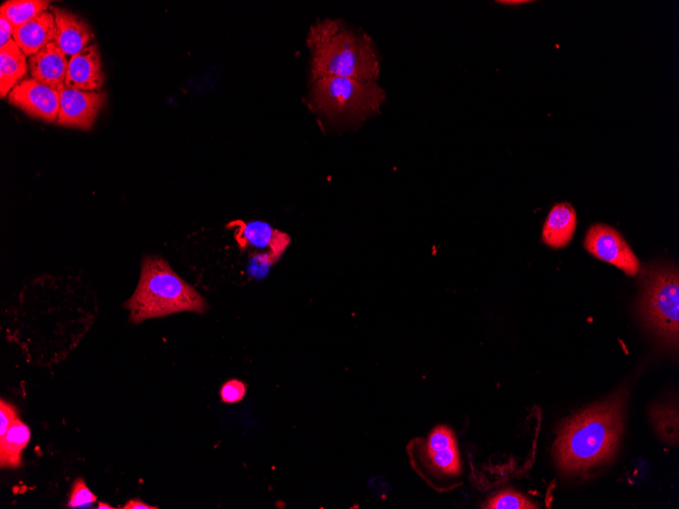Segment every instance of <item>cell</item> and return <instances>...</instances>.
Listing matches in <instances>:
<instances>
[{
  "mask_svg": "<svg viewBox=\"0 0 679 509\" xmlns=\"http://www.w3.org/2000/svg\"><path fill=\"white\" fill-rule=\"evenodd\" d=\"M624 395L568 420L554 445V456L566 474L586 472L611 461L624 432Z\"/></svg>",
  "mask_w": 679,
  "mask_h": 509,
  "instance_id": "6da1fadb",
  "label": "cell"
},
{
  "mask_svg": "<svg viewBox=\"0 0 679 509\" xmlns=\"http://www.w3.org/2000/svg\"><path fill=\"white\" fill-rule=\"evenodd\" d=\"M307 44L313 52V83L324 78L376 82L381 66L372 39L345 28L339 21L319 22Z\"/></svg>",
  "mask_w": 679,
  "mask_h": 509,
  "instance_id": "7a4b0ae2",
  "label": "cell"
},
{
  "mask_svg": "<svg viewBox=\"0 0 679 509\" xmlns=\"http://www.w3.org/2000/svg\"><path fill=\"white\" fill-rule=\"evenodd\" d=\"M125 307L131 312L130 321L136 325L175 313L202 314L209 310L205 298L159 257L144 259L140 282Z\"/></svg>",
  "mask_w": 679,
  "mask_h": 509,
  "instance_id": "3957f363",
  "label": "cell"
},
{
  "mask_svg": "<svg viewBox=\"0 0 679 509\" xmlns=\"http://www.w3.org/2000/svg\"><path fill=\"white\" fill-rule=\"evenodd\" d=\"M640 314L647 328L669 348L679 336V276L676 267L657 265L644 271Z\"/></svg>",
  "mask_w": 679,
  "mask_h": 509,
  "instance_id": "277c9868",
  "label": "cell"
},
{
  "mask_svg": "<svg viewBox=\"0 0 679 509\" xmlns=\"http://www.w3.org/2000/svg\"><path fill=\"white\" fill-rule=\"evenodd\" d=\"M385 99L376 82L324 78L314 82L311 105L330 120L357 122L379 112Z\"/></svg>",
  "mask_w": 679,
  "mask_h": 509,
  "instance_id": "5b68a950",
  "label": "cell"
},
{
  "mask_svg": "<svg viewBox=\"0 0 679 509\" xmlns=\"http://www.w3.org/2000/svg\"><path fill=\"white\" fill-rule=\"evenodd\" d=\"M585 248L600 261L613 265L629 276L640 272V262L624 236L605 224L592 226L585 238Z\"/></svg>",
  "mask_w": 679,
  "mask_h": 509,
  "instance_id": "8992f818",
  "label": "cell"
},
{
  "mask_svg": "<svg viewBox=\"0 0 679 509\" xmlns=\"http://www.w3.org/2000/svg\"><path fill=\"white\" fill-rule=\"evenodd\" d=\"M422 472L435 476H457L461 473V458L454 433L447 427L432 431L419 447Z\"/></svg>",
  "mask_w": 679,
  "mask_h": 509,
  "instance_id": "52a82bcc",
  "label": "cell"
},
{
  "mask_svg": "<svg viewBox=\"0 0 679 509\" xmlns=\"http://www.w3.org/2000/svg\"><path fill=\"white\" fill-rule=\"evenodd\" d=\"M9 102L31 117L45 122H57L60 108V92L29 78L16 86L9 94Z\"/></svg>",
  "mask_w": 679,
  "mask_h": 509,
  "instance_id": "ba28073f",
  "label": "cell"
},
{
  "mask_svg": "<svg viewBox=\"0 0 679 509\" xmlns=\"http://www.w3.org/2000/svg\"><path fill=\"white\" fill-rule=\"evenodd\" d=\"M60 92V108L57 124L80 130L92 129L96 117L103 108L106 95L64 87Z\"/></svg>",
  "mask_w": 679,
  "mask_h": 509,
  "instance_id": "9c48e42d",
  "label": "cell"
},
{
  "mask_svg": "<svg viewBox=\"0 0 679 509\" xmlns=\"http://www.w3.org/2000/svg\"><path fill=\"white\" fill-rule=\"evenodd\" d=\"M229 227H235L234 235L241 249L252 247L266 251L269 265L276 264L281 259L291 242L288 234L262 221H235Z\"/></svg>",
  "mask_w": 679,
  "mask_h": 509,
  "instance_id": "30bf717a",
  "label": "cell"
},
{
  "mask_svg": "<svg viewBox=\"0 0 679 509\" xmlns=\"http://www.w3.org/2000/svg\"><path fill=\"white\" fill-rule=\"evenodd\" d=\"M104 83L99 48L93 44L70 58L65 86L88 92H99Z\"/></svg>",
  "mask_w": 679,
  "mask_h": 509,
  "instance_id": "8fae6325",
  "label": "cell"
},
{
  "mask_svg": "<svg viewBox=\"0 0 679 509\" xmlns=\"http://www.w3.org/2000/svg\"><path fill=\"white\" fill-rule=\"evenodd\" d=\"M69 61L67 54L54 42H51L29 58L31 78L51 88L63 89L68 74Z\"/></svg>",
  "mask_w": 679,
  "mask_h": 509,
  "instance_id": "7c38bea8",
  "label": "cell"
},
{
  "mask_svg": "<svg viewBox=\"0 0 679 509\" xmlns=\"http://www.w3.org/2000/svg\"><path fill=\"white\" fill-rule=\"evenodd\" d=\"M51 10L56 25L54 43L67 56L73 57L90 46L94 34L83 19L64 9L53 7Z\"/></svg>",
  "mask_w": 679,
  "mask_h": 509,
  "instance_id": "4fadbf2b",
  "label": "cell"
},
{
  "mask_svg": "<svg viewBox=\"0 0 679 509\" xmlns=\"http://www.w3.org/2000/svg\"><path fill=\"white\" fill-rule=\"evenodd\" d=\"M577 228V214L571 204L555 205L549 212L542 231V239L548 246L560 249L568 246Z\"/></svg>",
  "mask_w": 679,
  "mask_h": 509,
  "instance_id": "5bb4252c",
  "label": "cell"
},
{
  "mask_svg": "<svg viewBox=\"0 0 679 509\" xmlns=\"http://www.w3.org/2000/svg\"><path fill=\"white\" fill-rule=\"evenodd\" d=\"M56 25L52 13L45 12L14 31V40L26 56H33L55 41Z\"/></svg>",
  "mask_w": 679,
  "mask_h": 509,
  "instance_id": "9a60e30c",
  "label": "cell"
},
{
  "mask_svg": "<svg viewBox=\"0 0 679 509\" xmlns=\"http://www.w3.org/2000/svg\"><path fill=\"white\" fill-rule=\"evenodd\" d=\"M29 63L14 38L0 48V95L9 97L11 91L27 76Z\"/></svg>",
  "mask_w": 679,
  "mask_h": 509,
  "instance_id": "2e32d148",
  "label": "cell"
},
{
  "mask_svg": "<svg viewBox=\"0 0 679 509\" xmlns=\"http://www.w3.org/2000/svg\"><path fill=\"white\" fill-rule=\"evenodd\" d=\"M31 438L30 428L18 419L10 430L0 437V466L18 468L22 464V453Z\"/></svg>",
  "mask_w": 679,
  "mask_h": 509,
  "instance_id": "e0dca14e",
  "label": "cell"
},
{
  "mask_svg": "<svg viewBox=\"0 0 679 509\" xmlns=\"http://www.w3.org/2000/svg\"><path fill=\"white\" fill-rule=\"evenodd\" d=\"M49 4L45 0H9L0 7V18L8 20L16 30L47 12Z\"/></svg>",
  "mask_w": 679,
  "mask_h": 509,
  "instance_id": "ac0fdd59",
  "label": "cell"
},
{
  "mask_svg": "<svg viewBox=\"0 0 679 509\" xmlns=\"http://www.w3.org/2000/svg\"><path fill=\"white\" fill-rule=\"evenodd\" d=\"M652 419L660 435L668 440H678V414L672 407H656L652 411Z\"/></svg>",
  "mask_w": 679,
  "mask_h": 509,
  "instance_id": "d6986e66",
  "label": "cell"
},
{
  "mask_svg": "<svg viewBox=\"0 0 679 509\" xmlns=\"http://www.w3.org/2000/svg\"><path fill=\"white\" fill-rule=\"evenodd\" d=\"M484 508L489 509H533L537 508L534 503L529 501L523 495L512 492L505 491L493 496L486 504Z\"/></svg>",
  "mask_w": 679,
  "mask_h": 509,
  "instance_id": "ffe728a7",
  "label": "cell"
},
{
  "mask_svg": "<svg viewBox=\"0 0 679 509\" xmlns=\"http://www.w3.org/2000/svg\"><path fill=\"white\" fill-rule=\"evenodd\" d=\"M246 394H248V385L236 378L226 381L220 389V399L223 403L228 405L242 402Z\"/></svg>",
  "mask_w": 679,
  "mask_h": 509,
  "instance_id": "44dd1931",
  "label": "cell"
},
{
  "mask_svg": "<svg viewBox=\"0 0 679 509\" xmlns=\"http://www.w3.org/2000/svg\"><path fill=\"white\" fill-rule=\"evenodd\" d=\"M97 501V497L88 488L85 481L81 478L77 479L72 487L71 496L69 499V507L78 508L89 506Z\"/></svg>",
  "mask_w": 679,
  "mask_h": 509,
  "instance_id": "7402d4cb",
  "label": "cell"
},
{
  "mask_svg": "<svg viewBox=\"0 0 679 509\" xmlns=\"http://www.w3.org/2000/svg\"><path fill=\"white\" fill-rule=\"evenodd\" d=\"M18 419L16 408L2 400V403H0V437L6 435Z\"/></svg>",
  "mask_w": 679,
  "mask_h": 509,
  "instance_id": "603a6c76",
  "label": "cell"
},
{
  "mask_svg": "<svg viewBox=\"0 0 679 509\" xmlns=\"http://www.w3.org/2000/svg\"><path fill=\"white\" fill-rule=\"evenodd\" d=\"M14 31L8 20L0 18V48L5 47L13 39Z\"/></svg>",
  "mask_w": 679,
  "mask_h": 509,
  "instance_id": "cb8c5ba5",
  "label": "cell"
},
{
  "mask_svg": "<svg viewBox=\"0 0 679 509\" xmlns=\"http://www.w3.org/2000/svg\"><path fill=\"white\" fill-rule=\"evenodd\" d=\"M121 508H123V509H158L159 507L149 505V504L143 502L140 499H132V500L128 501L127 504L125 506L121 507Z\"/></svg>",
  "mask_w": 679,
  "mask_h": 509,
  "instance_id": "d4e9b609",
  "label": "cell"
},
{
  "mask_svg": "<svg viewBox=\"0 0 679 509\" xmlns=\"http://www.w3.org/2000/svg\"><path fill=\"white\" fill-rule=\"evenodd\" d=\"M501 4L514 6V5L526 4V2H506V0H505V2H501Z\"/></svg>",
  "mask_w": 679,
  "mask_h": 509,
  "instance_id": "484cf974",
  "label": "cell"
},
{
  "mask_svg": "<svg viewBox=\"0 0 679 509\" xmlns=\"http://www.w3.org/2000/svg\"><path fill=\"white\" fill-rule=\"evenodd\" d=\"M98 508H99V509H102V508H105V509H112L113 507H112L111 505H109V504L100 502V503L98 504Z\"/></svg>",
  "mask_w": 679,
  "mask_h": 509,
  "instance_id": "4316f807",
  "label": "cell"
}]
</instances>
